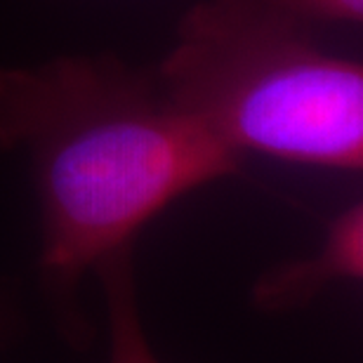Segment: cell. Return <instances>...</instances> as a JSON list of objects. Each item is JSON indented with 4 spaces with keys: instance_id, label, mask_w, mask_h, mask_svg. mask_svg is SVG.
Here are the masks:
<instances>
[{
    "instance_id": "2",
    "label": "cell",
    "mask_w": 363,
    "mask_h": 363,
    "mask_svg": "<svg viewBox=\"0 0 363 363\" xmlns=\"http://www.w3.org/2000/svg\"><path fill=\"white\" fill-rule=\"evenodd\" d=\"M302 26L259 0H203L156 78L236 156L363 170V62Z\"/></svg>"
},
{
    "instance_id": "5",
    "label": "cell",
    "mask_w": 363,
    "mask_h": 363,
    "mask_svg": "<svg viewBox=\"0 0 363 363\" xmlns=\"http://www.w3.org/2000/svg\"><path fill=\"white\" fill-rule=\"evenodd\" d=\"M272 10L300 21H345L363 24V0H259Z\"/></svg>"
},
{
    "instance_id": "3",
    "label": "cell",
    "mask_w": 363,
    "mask_h": 363,
    "mask_svg": "<svg viewBox=\"0 0 363 363\" xmlns=\"http://www.w3.org/2000/svg\"><path fill=\"white\" fill-rule=\"evenodd\" d=\"M337 281H363V201L330 224L314 255L264 272L252 300L264 311H286L307 304Z\"/></svg>"
},
{
    "instance_id": "1",
    "label": "cell",
    "mask_w": 363,
    "mask_h": 363,
    "mask_svg": "<svg viewBox=\"0 0 363 363\" xmlns=\"http://www.w3.org/2000/svg\"><path fill=\"white\" fill-rule=\"evenodd\" d=\"M0 151L28 165L38 269L64 333L81 342L78 290L172 203L241 170V156L182 108L156 74L67 55L0 69Z\"/></svg>"
},
{
    "instance_id": "4",
    "label": "cell",
    "mask_w": 363,
    "mask_h": 363,
    "mask_svg": "<svg viewBox=\"0 0 363 363\" xmlns=\"http://www.w3.org/2000/svg\"><path fill=\"white\" fill-rule=\"evenodd\" d=\"M106 300L108 363H161L144 333L137 302L133 248L108 257L97 272Z\"/></svg>"
}]
</instances>
